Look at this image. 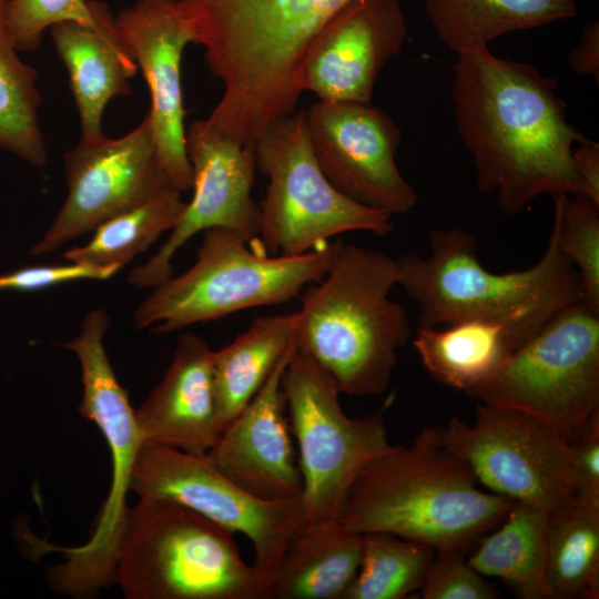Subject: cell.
I'll return each mask as SVG.
<instances>
[{
	"label": "cell",
	"instance_id": "11",
	"mask_svg": "<svg viewBox=\"0 0 599 599\" xmlns=\"http://www.w3.org/2000/svg\"><path fill=\"white\" fill-rule=\"evenodd\" d=\"M282 388L303 479L302 522L338 520L363 467L395 447L387 437L384 412L347 416L331 378L296 349L284 369Z\"/></svg>",
	"mask_w": 599,
	"mask_h": 599
},
{
	"label": "cell",
	"instance_id": "30",
	"mask_svg": "<svg viewBox=\"0 0 599 599\" xmlns=\"http://www.w3.org/2000/svg\"><path fill=\"white\" fill-rule=\"evenodd\" d=\"M435 550L385 532L363 534L357 575L344 599H403L420 589Z\"/></svg>",
	"mask_w": 599,
	"mask_h": 599
},
{
	"label": "cell",
	"instance_id": "4",
	"mask_svg": "<svg viewBox=\"0 0 599 599\" xmlns=\"http://www.w3.org/2000/svg\"><path fill=\"white\" fill-rule=\"evenodd\" d=\"M331 245L325 276L300 295L295 349L312 358L341 394L378 395L389 386L398 351L412 336L405 307L389 297L399 281L397 261L341 238Z\"/></svg>",
	"mask_w": 599,
	"mask_h": 599
},
{
	"label": "cell",
	"instance_id": "18",
	"mask_svg": "<svg viewBox=\"0 0 599 599\" xmlns=\"http://www.w3.org/2000/svg\"><path fill=\"white\" fill-rule=\"evenodd\" d=\"M151 98L152 132L164 174L181 192L192 189L186 153L181 61L193 43L179 0H136L115 16Z\"/></svg>",
	"mask_w": 599,
	"mask_h": 599
},
{
	"label": "cell",
	"instance_id": "36",
	"mask_svg": "<svg viewBox=\"0 0 599 599\" xmlns=\"http://www.w3.org/2000/svg\"><path fill=\"white\" fill-rule=\"evenodd\" d=\"M579 194L599 204V144L587 138L572 149Z\"/></svg>",
	"mask_w": 599,
	"mask_h": 599
},
{
	"label": "cell",
	"instance_id": "16",
	"mask_svg": "<svg viewBox=\"0 0 599 599\" xmlns=\"http://www.w3.org/2000/svg\"><path fill=\"white\" fill-rule=\"evenodd\" d=\"M192 167L193 196L167 240L129 283L154 288L173 276L172 258L201 231L227 227L248 241L257 237L260 205L252 197L255 144H244L214 128L206 119L193 121L185 132Z\"/></svg>",
	"mask_w": 599,
	"mask_h": 599
},
{
	"label": "cell",
	"instance_id": "19",
	"mask_svg": "<svg viewBox=\"0 0 599 599\" xmlns=\"http://www.w3.org/2000/svg\"><path fill=\"white\" fill-rule=\"evenodd\" d=\"M294 341L247 405L221 430L207 459L229 479L264 500L301 499L303 479L282 388Z\"/></svg>",
	"mask_w": 599,
	"mask_h": 599
},
{
	"label": "cell",
	"instance_id": "31",
	"mask_svg": "<svg viewBox=\"0 0 599 599\" xmlns=\"http://www.w3.org/2000/svg\"><path fill=\"white\" fill-rule=\"evenodd\" d=\"M554 196L551 234L557 248L578 272L581 302L599 312V204L576 194Z\"/></svg>",
	"mask_w": 599,
	"mask_h": 599
},
{
	"label": "cell",
	"instance_id": "33",
	"mask_svg": "<svg viewBox=\"0 0 599 599\" xmlns=\"http://www.w3.org/2000/svg\"><path fill=\"white\" fill-rule=\"evenodd\" d=\"M423 599H495L498 591L465 559V552L440 551L420 587Z\"/></svg>",
	"mask_w": 599,
	"mask_h": 599
},
{
	"label": "cell",
	"instance_id": "20",
	"mask_svg": "<svg viewBox=\"0 0 599 599\" xmlns=\"http://www.w3.org/2000/svg\"><path fill=\"white\" fill-rule=\"evenodd\" d=\"M213 354L193 332L180 335L162 380L135 412L142 444L206 454L217 439L219 423Z\"/></svg>",
	"mask_w": 599,
	"mask_h": 599
},
{
	"label": "cell",
	"instance_id": "34",
	"mask_svg": "<svg viewBox=\"0 0 599 599\" xmlns=\"http://www.w3.org/2000/svg\"><path fill=\"white\" fill-rule=\"evenodd\" d=\"M570 448L575 497L599 501V412Z\"/></svg>",
	"mask_w": 599,
	"mask_h": 599
},
{
	"label": "cell",
	"instance_id": "7",
	"mask_svg": "<svg viewBox=\"0 0 599 599\" xmlns=\"http://www.w3.org/2000/svg\"><path fill=\"white\" fill-rule=\"evenodd\" d=\"M227 227H211L194 265L153 288L138 307V328L166 334L258 306L298 297L328 268L327 242L296 256L270 255L252 240Z\"/></svg>",
	"mask_w": 599,
	"mask_h": 599
},
{
	"label": "cell",
	"instance_id": "25",
	"mask_svg": "<svg viewBox=\"0 0 599 599\" xmlns=\"http://www.w3.org/2000/svg\"><path fill=\"white\" fill-rule=\"evenodd\" d=\"M413 344L434 379L466 393L490 379L516 351L505 326L479 319L417 328Z\"/></svg>",
	"mask_w": 599,
	"mask_h": 599
},
{
	"label": "cell",
	"instance_id": "22",
	"mask_svg": "<svg viewBox=\"0 0 599 599\" xmlns=\"http://www.w3.org/2000/svg\"><path fill=\"white\" fill-rule=\"evenodd\" d=\"M362 549L363 534L338 520L302 522L266 583L265 599H344Z\"/></svg>",
	"mask_w": 599,
	"mask_h": 599
},
{
	"label": "cell",
	"instance_id": "27",
	"mask_svg": "<svg viewBox=\"0 0 599 599\" xmlns=\"http://www.w3.org/2000/svg\"><path fill=\"white\" fill-rule=\"evenodd\" d=\"M547 580L551 599H598L599 501L575 497L548 512Z\"/></svg>",
	"mask_w": 599,
	"mask_h": 599
},
{
	"label": "cell",
	"instance_id": "8",
	"mask_svg": "<svg viewBox=\"0 0 599 599\" xmlns=\"http://www.w3.org/2000/svg\"><path fill=\"white\" fill-rule=\"evenodd\" d=\"M255 158L268 183L254 240L267 254L296 256L346 232L393 231L392 214L352 200L327 180L312 150L305 110L273 122L255 142Z\"/></svg>",
	"mask_w": 599,
	"mask_h": 599
},
{
	"label": "cell",
	"instance_id": "6",
	"mask_svg": "<svg viewBox=\"0 0 599 599\" xmlns=\"http://www.w3.org/2000/svg\"><path fill=\"white\" fill-rule=\"evenodd\" d=\"M115 581L128 599H264V582L246 564L233 532L167 499L129 508Z\"/></svg>",
	"mask_w": 599,
	"mask_h": 599
},
{
	"label": "cell",
	"instance_id": "35",
	"mask_svg": "<svg viewBox=\"0 0 599 599\" xmlns=\"http://www.w3.org/2000/svg\"><path fill=\"white\" fill-rule=\"evenodd\" d=\"M115 274L113 271L99 270L78 264L59 266H37L0 275L1 290H38L51 285L83 278L105 280Z\"/></svg>",
	"mask_w": 599,
	"mask_h": 599
},
{
	"label": "cell",
	"instance_id": "17",
	"mask_svg": "<svg viewBox=\"0 0 599 599\" xmlns=\"http://www.w3.org/2000/svg\"><path fill=\"white\" fill-rule=\"evenodd\" d=\"M407 26L397 0H349L318 31L296 72L318 101H372L376 78L397 54Z\"/></svg>",
	"mask_w": 599,
	"mask_h": 599
},
{
	"label": "cell",
	"instance_id": "32",
	"mask_svg": "<svg viewBox=\"0 0 599 599\" xmlns=\"http://www.w3.org/2000/svg\"><path fill=\"white\" fill-rule=\"evenodd\" d=\"M92 19L91 0H8L6 22L18 51H33L53 24Z\"/></svg>",
	"mask_w": 599,
	"mask_h": 599
},
{
	"label": "cell",
	"instance_id": "24",
	"mask_svg": "<svg viewBox=\"0 0 599 599\" xmlns=\"http://www.w3.org/2000/svg\"><path fill=\"white\" fill-rule=\"evenodd\" d=\"M425 8L440 41L457 54L577 14L575 0H425Z\"/></svg>",
	"mask_w": 599,
	"mask_h": 599
},
{
	"label": "cell",
	"instance_id": "28",
	"mask_svg": "<svg viewBox=\"0 0 599 599\" xmlns=\"http://www.w3.org/2000/svg\"><path fill=\"white\" fill-rule=\"evenodd\" d=\"M181 191L167 186L142 204L120 213L95 227L92 240L63 253L69 263L118 272L144 252L180 221L186 202Z\"/></svg>",
	"mask_w": 599,
	"mask_h": 599
},
{
	"label": "cell",
	"instance_id": "12",
	"mask_svg": "<svg viewBox=\"0 0 599 599\" xmlns=\"http://www.w3.org/2000/svg\"><path fill=\"white\" fill-rule=\"evenodd\" d=\"M130 491L140 499L175 501L245 536L253 547V566L264 588L302 524L301 499H260L222 474L205 454L158 444L141 445Z\"/></svg>",
	"mask_w": 599,
	"mask_h": 599
},
{
	"label": "cell",
	"instance_id": "10",
	"mask_svg": "<svg viewBox=\"0 0 599 599\" xmlns=\"http://www.w3.org/2000/svg\"><path fill=\"white\" fill-rule=\"evenodd\" d=\"M467 395L524 412L572 444L599 412V312L581 301L566 307Z\"/></svg>",
	"mask_w": 599,
	"mask_h": 599
},
{
	"label": "cell",
	"instance_id": "5",
	"mask_svg": "<svg viewBox=\"0 0 599 599\" xmlns=\"http://www.w3.org/2000/svg\"><path fill=\"white\" fill-rule=\"evenodd\" d=\"M429 254L397 258L398 285L418 306L422 327L479 319L505 326L518 349L554 316L581 301L578 272L550 233L545 253L522 271L495 273L477 256L476 236L433 229Z\"/></svg>",
	"mask_w": 599,
	"mask_h": 599
},
{
	"label": "cell",
	"instance_id": "26",
	"mask_svg": "<svg viewBox=\"0 0 599 599\" xmlns=\"http://www.w3.org/2000/svg\"><path fill=\"white\" fill-rule=\"evenodd\" d=\"M296 312L260 316L233 342L213 354L221 430L264 385L294 341Z\"/></svg>",
	"mask_w": 599,
	"mask_h": 599
},
{
	"label": "cell",
	"instance_id": "23",
	"mask_svg": "<svg viewBox=\"0 0 599 599\" xmlns=\"http://www.w3.org/2000/svg\"><path fill=\"white\" fill-rule=\"evenodd\" d=\"M548 511L516 501L502 522L483 536L468 564L504 581L522 599H551L547 580Z\"/></svg>",
	"mask_w": 599,
	"mask_h": 599
},
{
	"label": "cell",
	"instance_id": "37",
	"mask_svg": "<svg viewBox=\"0 0 599 599\" xmlns=\"http://www.w3.org/2000/svg\"><path fill=\"white\" fill-rule=\"evenodd\" d=\"M570 69L578 75L599 78V22L590 21L582 28L579 43L567 57Z\"/></svg>",
	"mask_w": 599,
	"mask_h": 599
},
{
	"label": "cell",
	"instance_id": "14",
	"mask_svg": "<svg viewBox=\"0 0 599 599\" xmlns=\"http://www.w3.org/2000/svg\"><path fill=\"white\" fill-rule=\"evenodd\" d=\"M64 172L67 199L31 248L33 255L50 253L172 186L159 161L149 113L123 136L81 138L64 154Z\"/></svg>",
	"mask_w": 599,
	"mask_h": 599
},
{
	"label": "cell",
	"instance_id": "9",
	"mask_svg": "<svg viewBox=\"0 0 599 599\" xmlns=\"http://www.w3.org/2000/svg\"><path fill=\"white\" fill-rule=\"evenodd\" d=\"M110 317L102 308L89 311L77 337L63 344L79 358L83 385L80 414L93 422L108 441L112 484L88 541L61 549L65 560L49 568V582L57 591L84 597L115 581L119 541L129 508L133 466L142 445L135 412L108 358L103 338Z\"/></svg>",
	"mask_w": 599,
	"mask_h": 599
},
{
	"label": "cell",
	"instance_id": "13",
	"mask_svg": "<svg viewBox=\"0 0 599 599\" xmlns=\"http://www.w3.org/2000/svg\"><path fill=\"white\" fill-rule=\"evenodd\" d=\"M443 440L491 493L548 512L575 498L570 444L524 412L478 402L475 423L451 418Z\"/></svg>",
	"mask_w": 599,
	"mask_h": 599
},
{
	"label": "cell",
	"instance_id": "21",
	"mask_svg": "<svg viewBox=\"0 0 599 599\" xmlns=\"http://www.w3.org/2000/svg\"><path fill=\"white\" fill-rule=\"evenodd\" d=\"M92 19L62 21L50 28L55 50L69 74L82 136L103 135L106 104L130 95V79L139 70L133 51L115 17L101 1L91 0Z\"/></svg>",
	"mask_w": 599,
	"mask_h": 599
},
{
	"label": "cell",
	"instance_id": "1",
	"mask_svg": "<svg viewBox=\"0 0 599 599\" xmlns=\"http://www.w3.org/2000/svg\"><path fill=\"white\" fill-rule=\"evenodd\" d=\"M451 98L480 193L515 216L544 194H579L572 160L585 136L567 121L558 83L488 48L458 54Z\"/></svg>",
	"mask_w": 599,
	"mask_h": 599
},
{
	"label": "cell",
	"instance_id": "29",
	"mask_svg": "<svg viewBox=\"0 0 599 599\" xmlns=\"http://www.w3.org/2000/svg\"><path fill=\"white\" fill-rule=\"evenodd\" d=\"M7 3L0 0V149L42 166L48 154L38 119V73L18 55L6 22Z\"/></svg>",
	"mask_w": 599,
	"mask_h": 599
},
{
	"label": "cell",
	"instance_id": "3",
	"mask_svg": "<svg viewBox=\"0 0 599 599\" xmlns=\"http://www.w3.org/2000/svg\"><path fill=\"white\" fill-rule=\"evenodd\" d=\"M478 484L467 463L445 445L443 426L425 427L409 446L395 445L363 467L338 521L358 534L385 532L435 552L466 554L516 502Z\"/></svg>",
	"mask_w": 599,
	"mask_h": 599
},
{
	"label": "cell",
	"instance_id": "15",
	"mask_svg": "<svg viewBox=\"0 0 599 599\" xmlns=\"http://www.w3.org/2000/svg\"><path fill=\"white\" fill-rule=\"evenodd\" d=\"M305 118L314 156L339 192L392 215L416 205L395 160L400 129L382 109L372 101H318Z\"/></svg>",
	"mask_w": 599,
	"mask_h": 599
},
{
	"label": "cell",
	"instance_id": "2",
	"mask_svg": "<svg viewBox=\"0 0 599 599\" xmlns=\"http://www.w3.org/2000/svg\"><path fill=\"white\" fill-rule=\"evenodd\" d=\"M349 0H179L193 43L221 80L214 119L255 139L296 111V72L311 41Z\"/></svg>",
	"mask_w": 599,
	"mask_h": 599
}]
</instances>
